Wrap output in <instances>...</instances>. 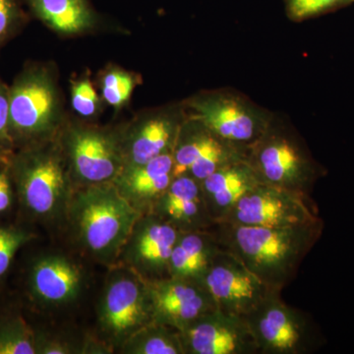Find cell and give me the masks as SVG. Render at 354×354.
<instances>
[{
	"instance_id": "6da1fadb",
	"label": "cell",
	"mask_w": 354,
	"mask_h": 354,
	"mask_svg": "<svg viewBox=\"0 0 354 354\" xmlns=\"http://www.w3.org/2000/svg\"><path fill=\"white\" fill-rule=\"evenodd\" d=\"M213 230L221 245L274 290L295 279L305 256L323 232V221L283 227H244L216 223Z\"/></svg>"
},
{
	"instance_id": "7a4b0ae2",
	"label": "cell",
	"mask_w": 354,
	"mask_h": 354,
	"mask_svg": "<svg viewBox=\"0 0 354 354\" xmlns=\"http://www.w3.org/2000/svg\"><path fill=\"white\" fill-rule=\"evenodd\" d=\"M71 216L84 246L101 260L120 255L142 212L123 196L115 184H93L71 205Z\"/></svg>"
},
{
	"instance_id": "3957f363",
	"label": "cell",
	"mask_w": 354,
	"mask_h": 354,
	"mask_svg": "<svg viewBox=\"0 0 354 354\" xmlns=\"http://www.w3.org/2000/svg\"><path fill=\"white\" fill-rule=\"evenodd\" d=\"M274 290L244 320L253 335L258 353L305 354L322 341L307 314L288 306Z\"/></svg>"
},
{
	"instance_id": "277c9868",
	"label": "cell",
	"mask_w": 354,
	"mask_h": 354,
	"mask_svg": "<svg viewBox=\"0 0 354 354\" xmlns=\"http://www.w3.org/2000/svg\"><path fill=\"white\" fill-rule=\"evenodd\" d=\"M321 221L313 200L260 183L234 205L220 223L244 227H283Z\"/></svg>"
},
{
	"instance_id": "5b68a950",
	"label": "cell",
	"mask_w": 354,
	"mask_h": 354,
	"mask_svg": "<svg viewBox=\"0 0 354 354\" xmlns=\"http://www.w3.org/2000/svg\"><path fill=\"white\" fill-rule=\"evenodd\" d=\"M244 158L262 183L310 197L320 169L308 153L283 135L268 131L249 146Z\"/></svg>"
},
{
	"instance_id": "8992f818",
	"label": "cell",
	"mask_w": 354,
	"mask_h": 354,
	"mask_svg": "<svg viewBox=\"0 0 354 354\" xmlns=\"http://www.w3.org/2000/svg\"><path fill=\"white\" fill-rule=\"evenodd\" d=\"M200 283L213 298L216 308L242 319L274 290L225 247L216 254Z\"/></svg>"
},
{
	"instance_id": "52a82bcc",
	"label": "cell",
	"mask_w": 354,
	"mask_h": 354,
	"mask_svg": "<svg viewBox=\"0 0 354 354\" xmlns=\"http://www.w3.org/2000/svg\"><path fill=\"white\" fill-rule=\"evenodd\" d=\"M100 322L102 330L120 344L152 323V302L146 279L136 272L113 277L102 295Z\"/></svg>"
},
{
	"instance_id": "ba28073f",
	"label": "cell",
	"mask_w": 354,
	"mask_h": 354,
	"mask_svg": "<svg viewBox=\"0 0 354 354\" xmlns=\"http://www.w3.org/2000/svg\"><path fill=\"white\" fill-rule=\"evenodd\" d=\"M181 230L150 213L139 218L121 252L127 264L146 281L169 278V261Z\"/></svg>"
},
{
	"instance_id": "9c48e42d",
	"label": "cell",
	"mask_w": 354,
	"mask_h": 354,
	"mask_svg": "<svg viewBox=\"0 0 354 354\" xmlns=\"http://www.w3.org/2000/svg\"><path fill=\"white\" fill-rule=\"evenodd\" d=\"M191 106L202 127L244 153L267 131L259 114L234 97L211 95L193 102Z\"/></svg>"
},
{
	"instance_id": "30bf717a",
	"label": "cell",
	"mask_w": 354,
	"mask_h": 354,
	"mask_svg": "<svg viewBox=\"0 0 354 354\" xmlns=\"http://www.w3.org/2000/svg\"><path fill=\"white\" fill-rule=\"evenodd\" d=\"M180 335L185 353H258L246 321L218 309L198 317L180 330Z\"/></svg>"
},
{
	"instance_id": "8fae6325",
	"label": "cell",
	"mask_w": 354,
	"mask_h": 354,
	"mask_svg": "<svg viewBox=\"0 0 354 354\" xmlns=\"http://www.w3.org/2000/svg\"><path fill=\"white\" fill-rule=\"evenodd\" d=\"M147 283L153 322L176 328L179 332L198 317L218 309L206 288L196 281L167 278Z\"/></svg>"
},
{
	"instance_id": "7c38bea8",
	"label": "cell",
	"mask_w": 354,
	"mask_h": 354,
	"mask_svg": "<svg viewBox=\"0 0 354 354\" xmlns=\"http://www.w3.org/2000/svg\"><path fill=\"white\" fill-rule=\"evenodd\" d=\"M20 190L26 206L36 215L48 218L64 208L68 184L57 153H39L29 158L21 171Z\"/></svg>"
},
{
	"instance_id": "4fadbf2b",
	"label": "cell",
	"mask_w": 354,
	"mask_h": 354,
	"mask_svg": "<svg viewBox=\"0 0 354 354\" xmlns=\"http://www.w3.org/2000/svg\"><path fill=\"white\" fill-rule=\"evenodd\" d=\"M77 176L93 185L111 183L124 167L122 149L111 136L91 129H76L67 141Z\"/></svg>"
},
{
	"instance_id": "5bb4252c",
	"label": "cell",
	"mask_w": 354,
	"mask_h": 354,
	"mask_svg": "<svg viewBox=\"0 0 354 354\" xmlns=\"http://www.w3.org/2000/svg\"><path fill=\"white\" fill-rule=\"evenodd\" d=\"M203 128L184 140L178 137L174 150V177L189 174L201 183L221 167L244 158L243 150Z\"/></svg>"
},
{
	"instance_id": "9a60e30c",
	"label": "cell",
	"mask_w": 354,
	"mask_h": 354,
	"mask_svg": "<svg viewBox=\"0 0 354 354\" xmlns=\"http://www.w3.org/2000/svg\"><path fill=\"white\" fill-rule=\"evenodd\" d=\"M151 213L181 232L209 230L216 223L207 206L201 183L189 174L174 177Z\"/></svg>"
},
{
	"instance_id": "2e32d148",
	"label": "cell",
	"mask_w": 354,
	"mask_h": 354,
	"mask_svg": "<svg viewBox=\"0 0 354 354\" xmlns=\"http://www.w3.org/2000/svg\"><path fill=\"white\" fill-rule=\"evenodd\" d=\"M57 97L43 76L30 77L9 97L10 123L18 131L37 134L50 129L57 116Z\"/></svg>"
},
{
	"instance_id": "e0dca14e",
	"label": "cell",
	"mask_w": 354,
	"mask_h": 354,
	"mask_svg": "<svg viewBox=\"0 0 354 354\" xmlns=\"http://www.w3.org/2000/svg\"><path fill=\"white\" fill-rule=\"evenodd\" d=\"M174 152L162 153L136 167H123L113 181L135 208L153 209L174 180Z\"/></svg>"
},
{
	"instance_id": "ac0fdd59",
	"label": "cell",
	"mask_w": 354,
	"mask_h": 354,
	"mask_svg": "<svg viewBox=\"0 0 354 354\" xmlns=\"http://www.w3.org/2000/svg\"><path fill=\"white\" fill-rule=\"evenodd\" d=\"M262 183L245 158L225 165L201 181L209 214L220 223L249 190Z\"/></svg>"
},
{
	"instance_id": "d6986e66",
	"label": "cell",
	"mask_w": 354,
	"mask_h": 354,
	"mask_svg": "<svg viewBox=\"0 0 354 354\" xmlns=\"http://www.w3.org/2000/svg\"><path fill=\"white\" fill-rule=\"evenodd\" d=\"M82 285L80 270L62 256L41 258L32 267V292L44 304L60 305L75 299Z\"/></svg>"
},
{
	"instance_id": "ffe728a7",
	"label": "cell",
	"mask_w": 354,
	"mask_h": 354,
	"mask_svg": "<svg viewBox=\"0 0 354 354\" xmlns=\"http://www.w3.org/2000/svg\"><path fill=\"white\" fill-rule=\"evenodd\" d=\"M212 227L181 232L169 261V278L200 283L216 254L223 248Z\"/></svg>"
},
{
	"instance_id": "44dd1931",
	"label": "cell",
	"mask_w": 354,
	"mask_h": 354,
	"mask_svg": "<svg viewBox=\"0 0 354 354\" xmlns=\"http://www.w3.org/2000/svg\"><path fill=\"white\" fill-rule=\"evenodd\" d=\"M178 137V123L171 116L144 121L135 128L122 150L124 167L146 164L162 153L174 152Z\"/></svg>"
},
{
	"instance_id": "7402d4cb",
	"label": "cell",
	"mask_w": 354,
	"mask_h": 354,
	"mask_svg": "<svg viewBox=\"0 0 354 354\" xmlns=\"http://www.w3.org/2000/svg\"><path fill=\"white\" fill-rule=\"evenodd\" d=\"M32 4L46 24L65 34L83 31L93 21L86 0H32Z\"/></svg>"
},
{
	"instance_id": "603a6c76",
	"label": "cell",
	"mask_w": 354,
	"mask_h": 354,
	"mask_svg": "<svg viewBox=\"0 0 354 354\" xmlns=\"http://www.w3.org/2000/svg\"><path fill=\"white\" fill-rule=\"evenodd\" d=\"M121 346L130 354H185L180 332L156 322L137 330Z\"/></svg>"
},
{
	"instance_id": "cb8c5ba5",
	"label": "cell",
	"mask_w": 354,
	"mask_h": 354,
	"mask_svg": "<svg viewBox=\"0 0 354 354\" xmlns=\"http://www.w3.org/2000/svg\"><path fill=\"white\" fill-rule=\"evenodd\" d=\"M37 353V342L31 330L20 319L0 324V354Z\"/></svg>"
},
{
	"instance_id": "d4e9b609",
	"label": "cell",
	"mask_w": 354,
	"mask_h": 354,
	"mask_svg": "<svg viewBox=\"0 0 354 354\" xmlns=\"http://www.w3.org/2000/svg\"><path fill=\"white\" fill-rule=\"evenodd\" d=\"M134 88V80L125 72L113 71L102 81V95L111 106L120 108L129 100Z\"/></svg>"
},
{
	"instance_id": "484cf974",
	"label": "cell",
	"mask_w": 354,
	"mask_h": 354,
	"mask_svg": "<svg viewBox=\"0 0 354 354\" xmlns=\"http://www.w3.org/2000/svg\"><path fill=\"white\" fill-rule=\"evenodd\" d=\"M354 0H286V11L293 20H304L348 6Z\"/></svg>"
},
{
	"instance_id": "4316f807",
	"label": "cell",
	"mask_w": 354,
	"mask_h": 354,
	"mask_svg": "<svg viewBox=\"0 0 354 354\" xmlns=\"http://www.w3.org/2000/svg\"><path fill=\"white\" fill-rule=\"evenodd\" d=\"M29 239L22 230L0 227V277L6 274L14 255Z\"/></svg>"
},
{
	"instance_id": "83f0119b",
	"label": "cell",
	"mask_w": 354,
	"mask_h": 354,
	"mask_svg": "<svg viewBox=\"0 0 354 354\" xmlns=\"http://www.w3.org/2000/svg\"><path fill=\"white\" fill-rule=\"evenodd\" d=\"M97 93L88 80L77 83L72 90V106L74 109L83 116L93 115L97 111Z\"/></svg>"
},
{
	"instance_id": "f1b7e54d",
	"label": "cell",
	"mask_w": 354,
	"mask_h": 354,
	"mask_svg": "<svg viewBox=\"0 0 354 354\" xmlns=\"http://www.w3.org/2000/svg\"><path fill=\"white\" fill-rule=\"evenodd\" d=\"M73 348L68 346L67 342L57 341V339H50L44 341L41 346L37 348V353L44 354H67L73 353Z\"/></svg>"
},
{
	"instance_id": "f546056e",
	"label": "cell",
	"mask_w": 354,
	"mask_h": 354,
	"mask_svg": "<svg viewBox=\"0 0 354 354\" xmlns=\"http://www.w3.org/2000/svg\"><path fill=\"white\" fill-rule=\"evenodd\" d=\"M9 122H10L9 97L0 87V141L7 138Z\"/></svg>"
},
{
	"instance_id": "4dcf8cb0",
	"label": "cell",
	"mask_w": 354,
	"mask_h": 354,
	"mask_svg": "<svg viewBox=\"0 0 354 354\" xmlns=\"http://www.w3.org/2000/svg\"><path fill=\"white\" fill-rule=\"evenodd\" d=\"M11 189L8 178L3 172H0V213L10 206Z\"/></svg>"
},
{
	"instance_id": "1f68e13d",
	"label": "cell",
	"mask_w": 354,
	"mask_h": 354,
	"mask_svg": "<svg viewBox=\"0 0 354 354\" xmlns=\"http://www.w3.org/2000/svg\"><path fill=\"white\" fill-rule=\"evenodd\" d=\"M12 13L10 0H0V35L3 34L8 27Z\"/></svg>"
}]
</instances>
